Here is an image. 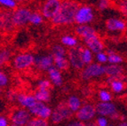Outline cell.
I'll return each instance as SVG.
<instances>
[{
	"instance_id": "cell-1",
	"label": "cell",
	"mask_w": 127,
	"mask_h": 126,
	"mask_svg": "<svg viewBox=\"0 0 127 126\" xmlns=\"http://www.w3.org/2000/svg\"><path fill=\"white\" fill-rule=\"evenodd\" d=\"M79 4L75 1L64 0L62 1L59 10L55 16L51 19V23L55 26H64L71 25L74 22L76 12Z\"/></svg>"
},
{
	"instance_id": "cell-2",
	"label": "cell",
	"mask_w": 127,
	"mask_h": 126,
	"mask_svg": "<svg viewBox=\"0 0 127 126\" xmlns=\"http://www.w3.org/2000/svg\"><path fill=\"white\" fill-rule=\"evenodd\" d=\"M16 29L13 22V11L0 9V34L9 35Z\"/></svg>"
},
{
	"instance_id": "cell-3",
	"label": "cell",
	"mask_w": 127,
	"mask_h": 126,
	"mask_svg": "<svg viewBox=\"0 0 127 126\" xmlns=\"http://www.w3.org/2000/svg\"><path fill=\"white\" fill-rule=\"evenodd\" d=\"M72 116V112L66 105L65 102H61L56 107V108L51 112V120L53 124H59L64 120L70 119Z\"/></svg>"
},
{
	"instance_id": "cell-4",
	"label": "cell",
	"mask_w": 127,
	"mask_h": 126,
	"mask_svg": "<svg viewBox=\"0 0 127 126\" xmlns=\"http://www.w3.org/2000/svg\"><path fill=\"white\" fill-rule=\"evenodd\" d=\"M94 18H95V15H94L93 9L88 5H81L79 6L76 12L74 22L78 25H85L93 21Z\"/></svg>"
},
{
	"instance_id": "cell-5",
	"label": "cell",
	"mask_w": 127,
	"mask_h": 126,
	"mask_svg": "<svg viewBox=\"0 0 127 126\" xmlns=\"http://www.w3.org/2000/svg\"><path fill=\"white\" fill-rule=\"evenodd\" d=\"M105 74L104 72V66L101 63H89L87 64V66L82 70L81 78L84 80H88L93 78L101 77Z\"/></svg>"
},
{
	"instance_id": "cell-6",
	"label": "cell",
	"mask_w": 127,
	"mask_h": 126,
	"mask_svg": "<svg viewBox=\"0 0 127 126\" xmlns=\"http://www.w3.org/2000/svg\"><path fill=\"white\" fill-rule=\"evenodd\" d=\"M32 12L28 8L20 7L13 10V22L16 28H22L29 22V18Z\"/></svg>"
},
{
	"instance_id": "cell-7",
	"label": "cell",
	"mask_w": 127,
	"mask_h": 126,
	"mask_svg": "<svg viewBox=\"0 0 127 126\" xmlns=\"http://www.w3.org/2000/svg\"><path fill=\"white\" fill-rule=\"evenodd\" d=\"M81 46L71 48L67 52L70 64L76 70H81L85 66L81 57Z\"/></svg>"
},
{
	"instance_id": "cell-8",
	"label": "cell",
	"mask_w": 127,
	"mask_h": 126,
	"mask_svg": "<svg viewBox=\"0 0 127 126\" xmlns=\"http://www.w3.org/2000/svg\"><path fill=\"white\" fill-rule=\"evenodd\" d=\"M62 0H46L42 7V15L48 20H51L59 10Z\"/></svg>"
},
{
	"instance_id": "cell-9",
	"label": "cell",
	"mask_w": 127,
	"mask_h": 126,
	"mask_svg": "<svg viewBox=\"0 0 127 126\" xmlns=\"http://www.w3.org/2000/svg\"><path fill=\"white\" fill-rule=\"evenodd\" d=\"M10 119L12 124L26 125L31 119V114L25 108H16L10 114Z\"/></svg>"
},
{
	"instance_id": "cell-10",
	"label": "cell",
	"mask_w": 127,
	"mask_h": 126,
	"mask_svg": "<svg viewBox=\"0 0 127 126\" xmlns=\"http://www.w3.org/2000/svg\"><path fill=\"white\" fill-rule=\"evenodd\" d=\"M96 115L95 108L94 105L90 103L84 104L83 106L79 108V110L76 112V117L78 120L81 121V122H88L91 121Z\"/></svg>"
},
{
	"instance_id": "cell-11",
	"label": "cell",
	"mask_w": 127,
	"mask_h": 126,
	"mask_svg": "<svg viewBox=\"0 0 127 126\" xmlns=\"http://www.w3.org/2000/svg\"><path fill=\"white\" fill-rule=\"evenodd\" d=\"M34 63V57L28 53L18 55L13 60V65L17 70H25Z\"/></svg>"
},
{
	"instance_id": "cell-12",
	"label": "cell",
	"mask_w": 127,
	"mask_h": 126,
	"mask_svg": "<svg viewBox=\"0 0 127 126\" xmlns=\"http://www.w3.org/2000/svg\"><path fill=\"white\" fill-rule=\"evenodd\" d=\"M83 40L85 41L86 45H87V48L90 49L93 53L97 54L99 52H101L104 49L103 42L101 41V39L96 33L87 36V37L84 38Z\"/></svg>"
},
{
	"instance_id": "cell-13",
	"label": "cell",
	"mask_w": 127,
	"mask_h": 126,
	"mask_svg": "<svg viewBox=\"0 0 127 126\" xmlns=\"http://www.w3.org/2000/svg\"><path fill=\"white\" fill-rule=\"evenodd\" d=\"M95 108L96 114L100 115L101 116H105V117L106 116H109L110 115H112L114 112L117 111L116 105L110 102V101H108V102L101 101Z\"/></svg>"
},
{
	"instance_id": "cell-14",
	"label": "cell",
	"mask_w": 127,
	"mask_h": 126,
	"mask_svg": "<svg viewBox=\"0 0 127 126\" xmlns=\"http://www.w3.org/2000/svg\"><path fill=\"white\" fill-rule=\"evenodd\" d=\"M126 28V24L123 20L110 18L106 20V28L111 32H122Z\"/></svg>"
},
{
	"instance_id": "cell-15",
	"label": "cell",
	"mask_w": 127,
	"mask_h": 126,
	"mask_svg": "<svg viewBox=\"0 0 127 126\" xmlns=\"http://www.w3.org/2000/svg\"><path fill=\"white\" fill-rule=\"evenodd\" d=\"M104 72L108 77L113 78V79H118L122 77V74L124 72L123 67L120 66L119 64H109L104 66Z\"/></svg>"
},
{
	"instance_id": "cell-16",
	"label": "cell",
	"mask_w": 127,
	"mask_h": 126,
	"mask_svg": "<svg viewBox=\"0 0 127 126\" xmlns=\"http://www.w3.org/2000/svg\"><path fill=\"white\" fill-rule=\"evenodd\" d=\"M34 63L40 70L48 71V69L50 68L53 64V57L52 55L39 57L37 59H34Z\"/></svg>"
},
{
	"instance_id": "cell-17",
	"label": "cell",
	"mask_w": 127,
	"mask_h": 126,
	"mask_svg": "<svg viewBox=\"0 0 127 126\" xmlns=\"http://www.w3.org/2000/svg\"><path fill=\"white\" fill-rule=\"evenodd\" d=\"M48 74H49V77H50V80L52 81L54 85L58 86V87L62 85V83H63L62 75L60 71L57 67L51 66L50 68H49L48 69Z\"/></svg>"
},
{
	"instance_id": "cell-18",
	"label": "cell",
	"mask_w": 127,
	"mask_h": 126,
	"mask_svg": "<svg viewBox=\"0 0 127 126\" xmlns=\"http://www.w3.org/2000/svg\"><path fill=\"white\" fill-rule=\"evenodd\" d=\"M17 100H18L19 103L22 106V108H28L31 106H33L36 101L34 95L24 94H20L17 95Z\"/></svg>"
},
{
	"instance_id": "cell-19",
	"label": "cell",
	"mask_w": 127,
	"mask_h": 126,
	"mask_svg": "<svg viewBox=\"0 0 127 126\" xmlns=\"http://www.w3.org/2000/svg\"><path fill=\"white\" fill-rule=\"evenodd\" d=\"M75 32H76V33H77V35L80 36V37H82L83 39L87 37V36L96 33L95 28H92L89 25H87V24H85V25H79V26L75 28Z\"/></svg>"
},
{
	"instance_id": "cell-20",
	"label": "cell",
	"mask_w": 127,
	"mask_h": 126,
	"mask_svg": "<svg viewBox=\"0 0 127 126\" xmlns=\"http://www.w3.org/2000/svg\"><path fill=\"white\" fill-rule=\"evenodd\" d=\"M53 63L58 70H68L70 67V62L65 57H53Z\"/></svg>"
},
{
	"instance_id": "cell-21",
	"label": "cell",
	"mask_w": 127,
	"mask_h": 126,
	"mask_svg": "<svg viewBox=\"0 0 127 126\" xmlns=\"http://www.w3.org/2000/svg\"><path fill=\"white\" fill-rule=\"evenodd\" d=\"M66 105H67L68 108H70V110L72 113L77 112L79 110V108L81 107V100H80V99L79 97L72 95V96H70L68 98Z\"/></svg>"
},
{
	"instance_id": "cell-22",
	"label": "cell",
	"mask_w": 127,
	"mask_h": 126,
	"mask_svg": "<svg viewBox=\"0 0 127 126\" xmlns=\"http://www.w3.org/2000/svg\"><path fill=\"white\" fill-rule=\"evenodd\" d=\"M120 79H121V78L114 79L109 82L112 91L116 94L122 93V92L124 91V89H125V83H124Z\"/></svg>"
},
{
	"instance_id": "cell-23",
	"label": "cell",
	"mask_w": 127,
	"mask_h": 126,
	"mask_svg": "<svg viewBox=\"0 0 127 126\" xmlns=\"http://www.w3.org/2000/svg\"><path fill=\"white\" fill-rule=\"evenodd\" d=\"M45 107H46V105L44 104V102L36 100L35 103H34L33 106L30 107V108H28V109L31 115H34V116L39 117V116L41 115V113L42 112V110L45 108Z\"/></svg>"
},
{
	"instance_id": "cell-24",
	"label": "cell",
	"mask_w": 127,
	"mask_h": 126,
	"mask_svg": "<svg viewBox=\"0 0 127 126\" xmlns=\"http://www.w3.org/2000/svg\"><path fill=\"white\" fill-rule=\"evenodd\" d=\"M34 98L38 101L48 102L50 100V90H39L37 89L34 94Z\"/></svg>"
},
{
	"instance_id": "cell-25",
	"label": "cell",
	"mask_w": 127,
	"mask_h": 126,
	"mask_svg": "<svg viewBox=\"0 0 127 126\" xmlns=\"http://www.w3.org/2000/svg\"><path fill=\"white\" fill-rule=\"evenodd\" d=\"M81 57L84 64H89L93 61V52L87 48H81Z\"/></svg>"
},
{
	"instance_id": "cell-26",
	"label": "cell",
	"mask_w": 127,
	"mask_h": 126,
	"mask_svg": "<svg viewBox=\"0 0 127 126\" xmlns=\"http://www.w3.org/2000/svg\"><path fill=\"white\" fill-rule=\"evenodd\" d=\"M108 56V62L109 63H113V64H118V63L123 62V58L117 53H115L112 50H108L107 51Z\"/></svg>"
},
{
	"instance_id": "cell-27",
	"label": "cell",
	"mask_w": 127,
	"mask_h": 126,
	"mask_svg": "<svg viewBox=\"0 0 127 126\" xmlns=\"http://www.w3.org/2000/svg\"><path fill=\"white\" fill-rule=\"evenodd\" d=\"M61 42L64 44V45L67 46V47L70 48H73L76 47L78 44V41L75 37L71 35H64L63 37L61 38Z\"/></svg>"
},
{
	"instance_id": "cell-28",
	"label": "cell",
	"mask_w": 127,
	"mask_h": 126,
	"mask_svg": "<svg viewBox=\"0 0 127 126\" xmlns=\"http://www.w3.org/2000/svg\"><path fill=\"white\" fill-rule=\"evenodd\" d=\"M28 126H49V123H48L47 119L40 118V117H34L31 118L30 121L28 123Z\"/></svg>"
},
{
	"instance_id": "cell-29",
	"label": "cell",
	"mask_w": 127,
	"mask_h": 126,
	"mask_svg": "<svg viewBox=\"0 0 127 126\" xmlns=\"http://www.w3.org/2000/svg\"><path fill=\"white\" fill-rule=\"evenodd\" d=\"M66 53L65 49L61 45H55L51 49L52 57H65Z\"/></svg>"
},
{
	"instance_id": "cell-30",
	"label": "cell",
	"mask_w": 127,
	"mask_h": 126,
	"mask_svg": "<svg viewBox=\"0 0 127 126\" xmlns=\"http://www.w3.org/2000/svg\"><path fill=\"white\" fill-rule=\"evenodd\" d=\"M11 58V53L8 49H1L0 50V67L6 64Z\"/></svg>"
},
{
	"instance_id": "cell-31",
	"label": "cell",
	"mask_w": 127,
	"mask_h": 126,
	"mask_svg": "<svg viewBox=\"0 0 127 126\" xmlns=\"http://www.w3.org/2000/svg\"><path fill=\"white\" fill-rule=\"evenodd\" d=\"M29 23L33 24V25H39V24H42V15L38 12H32L29 18Z\"/></svg>"
},
{
	"instance_id": "cell-32",
	"label": "cell",
	"mask_w": 127,
	"mask_h": 126,
	"mask_svg": "<svg viewBox=\"0 0 127 126\" xmlns=\"http://www.w3.org/2000/svg\"><path fill=\"white\" fill-rule=\"evenodd\" d=\"M98 96L101 101L103 102H108V101H110L112 97L111 94H109V92H108L107 90H100L99 93H98Z\"/></svg>"
},
{
	"instance_id": "cell-33",
	"label": "cell",
	"mask_w": 127,
	"mask_h": 126,
	"mask_svg": "<svg viewBox=\"0 0 127 126\" xmlns=\"http://www.w3.org/2000/svg\"><path fill=\"white\" fill-rule=\"evenodd\" d=\"M51 87H52L51 83H50L49 80L44 79V80H42L39 82L37 89H39V90H50V91Z\"/></svg>"
},
{
	"instance_id": "cell-34",
	"label": "cell",
	"mask_w": 127,
	"mask_h": 126,
	"mask_svg": "<svg viewBox=\"0 0 127 126\" xmlns=\"http://www.w3.org/2000/svg\"><path fill=\"white\" fill-rule=\"evenodd\" d=\"M0 4L6 6L9 9H15L17 8V4L14 0H0Z\"/></svg>"
},
{
	"instance_id": "cell-35",
	"label": "cell",
	"mask_w": 127,
	"mask_h": 126,
	"mask_svg": "<svg viewBox=\"0 0 127 126\" xmlns=\"http://www.w3.org/2000/svg\"><path fill=\"white\" fill-rule=\"evenodd\" d=\"M96 60L98 61L99 63H105L108 62V56L104 52H99V53L96 54Z\"/></svg>"
},
{
	"instance_id": "cell-36",
	"label": "cell",
	"mask_w": 127,
	"mask_h": 126,
	"mask_svg": "<svg viewBox=\"0 0 127 126\" xmlns=\"http://www.w3.org/2000/svg\"><path fill=\"white\" fill-rule=\"evenodd\" d=\"M110 0H98V8L101 11H105L109 7Z\"/></svg>"
},
{
	"instance_id": "cell-37",
	"label": "cell",
	"mask_w": 127,
	"mask_h": 126,
	"mask_svg": "<svg viewBox=\"0 0 127 126\" xmlns=\"http://www.w3.org/2000/svg\"><path fill=\"white\" fill-rule=\"evenodd\" d=\"M8 84V77L4 72L0 71V87H6Z\"/></svg>"
},
{
	"instance_id": "cell-38",
	"label": "cell",
	"mask_w": 127,
	"mask_h": 126,
	"mask_svg": "<svg viewBox=\"0 0 127 126\" xmlns=\"http://www.w3.org/2000/svg\"><path fill=\"white\" fill-rule=\"evenodd\" d=\"M96 125L97 126H108L109 123L105 116H100L97 119H96Z\"/></svg>"
},
{
	"instance_id": "cell-39",
	"label": "cell",
	"mask_w": 127,
	"mask_h": 126,
	"mask_svg": "<svg viewBox=\"0 0 127 126\" xmlns=\"http://www.w3.org/2000/svg\"><path fill=\"white\" fill-rule=\"evenodd\" d=\"M119 9L124 15L127 16V0H122L119 4Z\"/></svg>"
},
{
	"instance_id": "cell-40",
	"label": "cell",
	"mask_w": 127,
	"mask_h": 126,
	"mask_svg": "<svg viewBox=\"0 0 127 126\" xmlns=\"http://www.w3.org/2000/svg\"><path fill=\"white\" fill-rule=\"evenodd\" d=\"M67 126H86V124H84L81 121H75V122L70 123Z\"/></svg>"
},
{
	"instance_id": "cell-41",
	"label": "cell",
	"mask_w": 127,
	"mask_h": 126,
	"mask_svg": "<svg viewBox=\"0 0 127 126\" xmlns=\"http://www.w3.org/2000/svg\"><path fill=\"white\" fill-rule=\"evenodd\" d=\"M0 126H8L7 119L4 116H0Z\"/></svg>"
},
{
	"instance_id": "cell-42",
	"label": "cell",
	"mask_w": 127,
	"mask_h": 126,
	"mask_svg": "<svg viewBox=\"0 0 127 126\" xmlns=\"http://www.w3.org/2000/svg\"><path fill=\"white\" fill-rule=\"evenodd\" d=\"M109 117H110L111 119H113V120H117V119H118V117H119V114L117 112V111H116V112H114L112 115H110V116H109Z\"/></svg>"
},
{
	"instance_id": "cell-43",
	"label": "cell",
	"mask_w": 127,
	"mask_h": 126,
	"mask_svg": "<svg viewBox=\"0 0 127 126\" xmlns=\"http://www.w3.org/2000/svg\"><path fill=\"white\" fill-rule=\"evenodd\" d=\"M86 126H97V125H96V124H95V123L91 122V121H88V122H87V124H86Z\"/></svg>"
},
{
	"instance_id": "cell-44",
	"label": "cell",
	"mask_w": 127,
	"mask_h": 126,
	"mask_svg": "<svg viewBox=\"0 0 127 126\" xmlns=\"http://www.w3.org/2000/svg\"><path fill=\"white\" fill-rule=\"evenodd\" d=\"M117 126H127V122H121L120 124H118Z\"/></svg>"
},
{
	"instance_id": "cell-45",
	"label": "cell",
	"mask_w": 127,
	"mask_h": 126,
	"mask_svg": "<svg viewBox=\"0 0 127 126\" xmlns=\"http://www.w3.org/2000/svg\"><path fill=\"white\" fill-rule=\"evenodd\" d=\"M9 126H28V124H26V125H20V124H12L11 125Z\"/></svg>"
},
{
	"instance_id": "cell-46",
	"label": "cell",
	"mask_w": 127,
	"mask_h": 126,
	"mask_svg": "<svg viewBox=\"0 0 127 126\" xmlns=\"http://www.w3.org/2000/svg\"><path fill=\"white\" fill-rule=\"evenodd\" d=\"M15 2H25L26 0H14Z\"/></svg>"
},
{
	"instance_id": "cell-47",
	"label": "cell",
	"mask_w": 127,
	"mask_h": 126,
	"mask_svg": "<svg viewBox=\"0 0 127 126\" xmlns=\"http://www.w3.org/2000/svg\"><path fill=\"white\" fill-rule=\"evenodd\" d=\"M1 95H2V90H1V88H0V97H1Z\"/></svg>"
},
{
	"instance_id": "cell-48",
	"label": "cell",
	"mask_w": 127,
	"mask_h": 126,
	"mask_svg": "<svg viewBox=\"0 0 127 126\" xmlns=\"http://www.w3.org/2000/svg\"><path fill=\"white\" fill-rule=\"evenodd\" d=\"M108 126H115L114 124H108Z\"/></svg>"
},
{
	"instance_id": "cell-49",
	"label": "cell",
	"mask_w": 127,
	"mask_h": 126,
	"mask_svg": "<svg viewBox=\"0 0 127 126\" xmlns=\"http://www.w3.org/2000/svg\"><path fill=\"white\" fill-rule=\"evenodd\" d=\"M1 37H2V35H1V34H0V39H1Z\"/></svg>"
}]
</instances>
